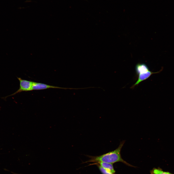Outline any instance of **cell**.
Returning <instances> with one entry per match:
<instances>
[{"instance_id":"2","label":"cell","mask_w":174,"mask_h":174,"mask_svg":"<svg viewBox=\"0 0 174 174\" xmlns=\"http://www.w3.org/2000/svg\"><path fill=\"white\" fill-rule=\"evenodd\" d=\"M17 78L20 82L19 89L13 93L6 96L1 97V98L6 100V99L7 97L14 95L21 92L32 90V87L34 82L23 79L20 77H17Z\"/></svg>"},{"instance_id":"8","label":"cell","mask_w":174,"mask_h":174,"mask_svg":"<svg viewBox=\"0 0 174 174\" xmlns=\"http://www.w3.org/2000/svg\"><path fill=\"white\" fill-rule=\"evenodd\" d=\"M98 166L102 174H114L109 170L103 168L99 164H98Z\"/></svg>"},{"instance_id":"5","label":"cell","mask_w":174,"mask_h":174,"mask_svg":"<svg viewBox=\"0 0 174 174\" xmlns=\"http://www.w3.org/2000/svg\"><path fill=\"white\" fill-rule=\"evenodd\" d=\"M135 69L136 74L138 75L150 70L147 66L144 63H138L136 65Z\"/></svg>"},{"instance_id":"7","label":"cell","mask_w":174,"mask_h":174,"mask_svg":"<svg viewBox=\"0 0 174 174\" xmlns=\"http://www.w3.org/2000/svg\"><path fill=\"white\" fill-rule=\"evenodd\" d=\"M151 174H172L168 172L163 171L160 168H154L150 171Z\"/></svg>"},{"instance_id":"1","label":"cell","mask_w":174,"mask_h":174,"mask_svg":"<svg viewBox=\"0 0 174 174\" xmlns=\"http://www.w3.org/2000/svg\"><path fill=\"white\" fill-rule=\"evenodd\" d=\"M125 142L124 141L121 142L118 147L113 151L99 156H87L90 158V159L86 162L98 163L102 162L113 164L116 162H120L128 166L134 167L124 161L121 157V150Z\"/></svg>"},{"instance_id":"3","label":"cell","mask_w":174,"mask_h":174,"mask_svg":"<svg viewBox=\"0 0 174 174\" xmlns=\"http://www.w3.org/2000/svg\"><path fill=\"white\" fill-rule=\"evenodd\" d=\"M53 88H60L64 89H82V88H72L62 87L54 86L49 85L39 82H34L32 87V90H39L45 89H46Z\"/></svg>"},{"instance_id":"6","label":"cell","mask_w":174,"mask_h":174,"mask_svg":"<svg viewBox=\"0 0 174 174\" xmlns=\"http://www.w3.org/2000/svg\"><path fill=\"white\" fill-rule=\"evenodd\" d=\"M98 163L100 166L103 168L109 170L113 174H115V171L114 169L113 164L102 162H98Z\"/></svg>"},{"instance_id":"4","label":"cell","mask_w":174,"mask_h":174,"mask_svg":"<svg viewBox=\"0 0 174 174\" xmlns=\"http://www.w3.org/2000/svg\"><path fill=\"white\" fill-rule=\"evenodd\" d=\"M163 70V68H162L159 71L156 72H153L149 70L146 72L139 74L138 75V78L137 80L131 86L130 88H133L135 86L138 85L140 82L148 78L152 75L159 73L162 71Z\"/></svg>"}]
</instances>
